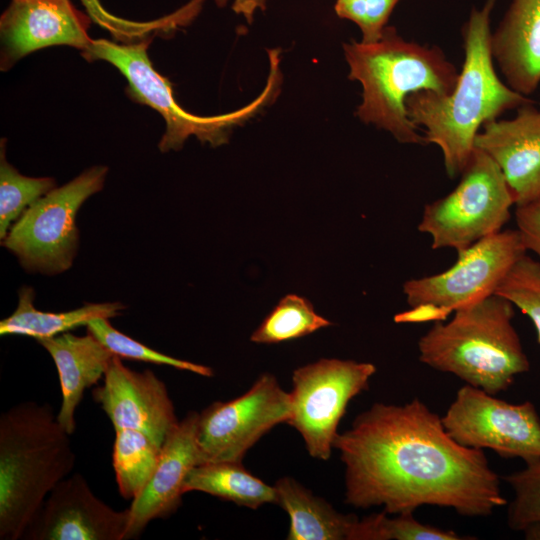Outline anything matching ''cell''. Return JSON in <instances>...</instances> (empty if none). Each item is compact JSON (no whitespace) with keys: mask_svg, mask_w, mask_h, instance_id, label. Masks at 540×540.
Masks as SVG:
<instances>
[{"mask_svg":"<svg viewBox=\"0 0 540 540\" xmlns=\"http://www.w3.org/2000/svg\"><path fill=\"white\" fill-rule=\"evenodd\" d=\"M191 491L204 492L250 509L277 504L274 486L251 474L242 462H209L194 466L183 483L184 494Z\"/></svg>","mask_w":540,"mask_h":540,"instance_id":"22","label":"cell"},{"mask_svg":"<svg viewBox=\"0 0 540 540\" xmlns=\"http://www.w3.org/2000/svg\"><path fill=\"white\" fill-rule=\"evenodd\" d=\"M291 408L290 392L284 391L270 373L260 375L241 396L213 402L198 416V464L242 462L263 435L287 423Z\"/></svg>","mask_w":540,"mask_h":540,"instance_id":"12","label":"cell"},{"mask_svg":"<svg viewBox=\"0 0 540 540\" xmlns=\"http://www.w3.org/2000/svg\"><path fill=\"white\" fill-rule=\"evenodd\" d=\"M530 102L517 108L511 119L486 122L474 147L501 169L515 206L540 200V108Z\"/></svg>","mask_w":540,"mask_h":540,"instance_id":"16","label":"cell"},{"mask_svg":"<svg viewBox=\"0 0 540 540\" xmlns=\"http://www.w3.org/2000/svg\"><path fill=\"white\" fill-rule=\"evenodd\" d=\"M515 306L493 294L456 310L418 341L419 360L467 385L496 395L530 369L513 325Z\"/></svg>","mask_w":540,"mask_h":540,"instance_id":"5","label":"cell"},{"mask_svg":"<svg viewBox=\"0 0 540 540\" xmlns=\"http://www.w3.org/2000/svg\"><path fill=\"white\" fill-rule=\"evenodd\" d=\"M70 434L48 403L25 401L0 416V539H22L52 489L72 472Z\"/></svg>","mask_w":540,"mask_h":540,"instance_id":"4","label":"cell"},{"mask_svg":"<svg viewBox=\"0 0 540 540\" xmlns=\"http://www.w3.org/2000/svg\"><path fill=\"white\" fill-rule=\"evenodd\" d=\"M90 20L71 0H12L0 18L2 69L49 46L86 50L92 42Z\"/></svg>","mask_w":540,"mask_h":540,"instance_id":"15","label":"cell"},{"mask_svg":"<svg viewBox=\"0 0 540 540\" xmlns=\"http://www.w3.org/2000/svg\"><path fill=\"white\" fill-rule=\"evenodd\" d=\"M515 219L526 251L536 254L540 262V200L516 207Z\"/></svg>","mask_w":540,"mask_h":540,"instance_id":"32","label":"cell"},{"mask_svg":"<svg viewBox=\"0 0 540 540\" xmlns=\"http://www.w3.org/2000/svg\"><path fill=\"white\" fill-rule=\"evenodd\" d=\"M495 294L507 299L532 321L540 344V262L523 255L502 280Z\"/></svg>","mask_w":540,"mask_h":540,"instance_id":"29","label":"cell"},{"mask_svg":"<svg viewBox=\"0 0 540 540\" xmlns=\"http://www.w3.org/2000/svg\"><path fill=\"white\" fill-rule=\"evenodd\" d=\"M495 1L473 8L463 26L464 62L454 89L444 95L420 90L406 99L410 120L423 127L427 143L440 148L450 178L467 165L483 124L533 102L511 89L495 71L490 28Z\"/></svg>","mask_w":540,"mask_h":540,"instance_id":"2","label":"cell"},{"mask_svg":"<svg viewBox=\"0 0 540 540\" xmlns=\"http://www.w3.org/2000/svg\"><path fill=\"white\" fill-rule=\"evenodd\" d=\"M52 357L61 387L57 420L72 435L76 430L75 412L84 392L104 378L115 356L96 337L69 332L37 341Z\"/></svg>","mask_w":540,"mask_h":540,"instance_id":"19","label":"cell"},{"mask_svg":"<svg viewBox=\"0 0 540 540\" xmlns=\"http://www.w3.org/2000/svg\"><path fill=\"white\" fill-rule=\"evenodd\" d=\"M274 488L277 505L290 518L287 540H350L358 517L337 511L291 477L278 479Z\"/></svg>","mask_w":540,"mask_h":540,"instance_id":"20","label":"cell"},{"mask_svg":"<svg viewBox=\"0 0 540 540\" xmlns=\"http://www.w3.org/2000/svg\"><path fill=\"white\" fill-rule=\"evenodd\" d=\"M91 396L110 419L114 430L143 432L161 447L179 423L166 384L149 369L131 370L116 355L103 384L95 387Z\"/></svg>","mask_w":540,"mask_h":540,"instance_id":"14","label":"cell"},{"mask_svg":"<svg viewBox=\"0 0 540 540\" xmlns=\"http://www.w3.org/2000/svg\"><path fill=\"white\" fill-rule=\"evenodd\" d=\"M80 1L91 20L108 30L120 41L139 39L152 32L171 30L186 23V17L182 10L156 20L139 22L113 15L102 6L99 0Z\"/></svg>","mask_w":540,"mask_h":540,"instance_id":"30","label":"cell"},{"mask_svg":"<svg viewBox=\"0 0 540 540\" xmlns=\"http://www.w3.org/2000/svg\"><path fill=\"white\" fill-rule=\"evenodd\" d=\"M107 172L106 166H93L39 198L13 223L2 246L26 271L54 275L68 270L78 248V210L102 189Z\"/></svg>","mask_w":540,"mask_h":540,"instance_id":"9","label":"cell"},{"mask_svg":"<svg viewBox=\"0 0 540 540\" xmlns=\"http://www.w3.org/2000/svg\"><path fill=\"white\" fill-rule=\"evenodd\" d=\"M331 325L332 322L315 312L308 299L288 294L264 318L250 340L258 344H278L305 337Z\"/></svg>","mask_w":540,"mask_h":540,"instance_id":"24","label":"cell"},{"mask_svg":"<svg viewBox=\"0 0 540 540\" xmlns=\"http://www.w3.org/2000/svg\"><path fill=\"white\" fill-rule=\"evenodd\" d=\"M441 419L447 433L462 446L489 449L525 464L540 460V417L530 401L509 403L465 384Z\"/></svg>","mask_w":540,"mask_h":540,"instance_id":"11","label":"cell"},{"mask_svg":"<svg viewBox=\"0 0 540 540\" xmlns=\"http://www.w3.org/2000/svg\"><path fill=\"white\" fill-rule=\"evenodd\" d=\"M514 205L499 166L474 147L457 186L424 207L418 230L431 237L432 249L458 252L502 230Z\"/></svg>","mask_w":540,"mask_h":540,"instance_id":"8","label":"cell"},{"mask_svg":"<svg viewBox=\"0 0 540 540\" xmlns=\"http://www.w3.org/2000/svg\"><path fill=\"white\" fill-rule=\"evenodd\" d=\"M375 373L372 363L337 358H322L293 371L287 424L302 436L311 457H330L348 403L368 389Z\"/></svg>","mask_w":540,"mask_h":540,"instance_id":"10","label":"cell"},{"mask_svg":"<svg viewBox=\"0 0 540 540\" xmlns=\"http://www.w3.org/2000/svg\"><path fill=\"white\" fill-rule=\"evenodd\" d=\"M55 188L49 177L33 178L20 174L5 158L1 143L0 156V238L3 240L13 223L39 198Z\"/></svg>","mask_w":540,"mask_h":540,"instance_id":"26","label":"cell"},{"mask_svg":"<svg viewBox=\"0 0 540 540\" xmlns=\"http://www.w3.org/2000/svg\"><path fill=\"white\" fill-rule=\"evenodd\" d=\"M514 493L508 504L507 523L525 539L540 540V460L505 476Z\"/></svg>","mask_w":540,"mask_h":540,"instance_id":"27","label":"cell"},{"mask_svg":"<svg viewBox=\"0 0 540 540\" xmlns=\"http://www.w3.org/2000/svg\"><path fill=\"white\" fill-rule=\"evenodd\" d=\"M385 511L358 519L350 540H464L452 530L418 521L413 513H399L389 517Z\"/></svg>","mask_w":540,"mask_h":540,"instance_id":"25","label":"cell"},{"mask_svg":"<svg viewBox=\"0 0 540 540\" xmlns=\"http://www.w3.org/2000/svg\"><path fill=\"white\" fill-rule=\"evenodd\" d=\"M198 416L197 412H188L166 438L153 474L128 508L124 540L138 538L151 521L167 518L181 506L184 480L198 464Z\"/></svg>","mask_w":540,"mask_h":540,"instance_id":"17","label":"cell"},{"mask_svg":"<svg viewBox=\"0 0 540 540\" xmlns=\"http://www.w3.org/2000/svg\"><path fill=\"white\" fill-rule=\"evenodd\" d=\"M88 333L96 337L108 350L120 358L147 363L168 365L200 376L212 377L213 370L205 365L177 359L160 353L115 329L109 319H95L87 325Z\"/></svg>","mask_w":540,"mask_h":540,"instance_id":"28","label":"cell"},{"mask_svg":"<svg viewBox=\"0 0 540 540\" xmlns=\"http://www.w3.org/2000/svg\"><path fill=\"white\" fill-rule=\"evenodd\" d=\"M491 52L506 84L529 97L540 85V0H512L496 31Z\"/></svg>","mask_w":540,"mask_h":540,"instance_id":"18","label":"cell"},{"mask_svg":"<svg viewBox=\"0 0 540 540\" xmlns=\"http://www.w3.org/2000/svg\"><path fill=\"white\" fill-rule=\"evenodd\" d=\"M399 0H337L336 14L360 28L363 43L377 42Z\"/></svg>","mask_w":540,"mask_h":540,"instance_id":"31","label":"cell"},{"mask_svg":"<svg viewBox=\"0 0 540 540\" xmlns=\"http://www.w3.org/2000/svg\"><path fill=\"white\" fill-rule=\"evenodd\" d=\"M348 78L362 85L356 116L365 124L389 132L404 144H428L409 118L407 97L420 90L450 93L459 71L437 46L407 41L393 26H386L374 43L343 45Z\"/></svg>","mask_w":540,"mask_h":540,"instance_id":"3","label":"cell"},{"mask_svg":"<svg viewBox=\"0 0 540 540\" xmlns=\"http://www.w3.org/2000/svg\"><path fill=\"white\" fill-rule=\"evenodd\" d=\"M333 448L345 466V502L356 508L395 515L428 505L486 517L507 504L484 450L457 443L418 398L374 403Z\"/></svg>","mask_w":540,"mask_h":540,"instance_id":"1","label":"cell"},{"mask_svg":"<svg viewBox=\"0 0 540 540\" xmlns=\"http://www.w3.org/2000/svg\"><path fill=\"white\" fill-rule=\"evenodd\" d=\"M228 0H216L217 4L222 6ZM266 0H233L232 9L235 13L242 15L248 23H251L255 12L258 9L264 10Z\"/></svg>","mask_w":540,"mask_h":540,"instance_id":"33","label":"cell"},{"mask_svg":"<svg viewBox=\"0 0 540 540\" xmlns=\"http://www.w3.org/2000/svg\"><path fill=\"white\" fill-rule=\"evenodd\" d=\"M34 290L24 286L19 290L15 311L0 322V335L28 336L37 341L58 336L95 319L119 316L125 309L121 302L87 303L66 312H45L34 307Z\"/></svg>","mask_w":540,"mask_h":540,"instance_id":"21","label":"cell"},{"mask_svg":"<svg viewBox=\"0 0 540 540\" xmlns=\"http://www.w3.org/2000/svg\"><path fill=\"white\" fill-rule=\"evenodd\" d=\"M129 509L99 499L80 473L61 480L27 527L26 540H124Z\"/></svg>","mask_w":540,"mask_h":540,"instance_id":"13","label":"cell"},{"mask_svg":"<svg viewBox=\"0 0 540 540\" xmlns=\"http://www.w3.org/2000/svg\"><path fill=\"white\" fill-rule=\"evenodd\" d=\"M148 43L117 44L96 39L82 51L89 60H103L115 66L127 79L129 93L138 102L156 110L165 120L166 129L160 142L162 152L179 150L190 136L213 147L227 143L233 127L245 123L267 106L278 95L282 75L280 51L270 50L269 74L262 92L246 106L221 115L197 116L179 106L173 96L171 83L153 67Z\"/></svg>","mask_w":540,"mask_h":540,"instance_id":"6","label":"cell"},{"mask_svg":"<svg viewBox=\"0 0 540 540\" xmlns=\"http://www.w3.org/2000/svg\"><path fill=\"white\" fill-rule=\"evenodd\" d=\"M161 448L143 432L115 430L112 465L124 499L134 500L144 489L156 468Z\"/></svg>","mask_w":540,"mask_h":540,"instance_id":"23","label":"cell"},{"mask_svg":"<svg viewBox=\"0 0 540 540\" xmlns=\"http://www.w3.org/2000/svg\"><path fill=\"white\" fill-rule=\"evenodd\" d=\"M527 253L517 229L500 230L457 252L445 271L406 281L409 310L396 323L444 321L456 310L495 294L512 266Z\"/></svg>","mask_w":540,"mask_h":540,"instance_id":"7","label":"cell"}]
</instances>
